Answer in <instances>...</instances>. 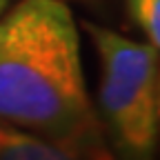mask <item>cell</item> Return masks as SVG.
<instances>
[{
  "mask_svg": "<svg viewBox=\"0 0 160 160\" xmlns=\"http://www.w3.org/2000/svg\"><path fill=\"white\" fill-rule=\"evenodd\" d=\"M0 122L102 156L76 22L60 0H22L0 20Z\"/></svg>",
  "mask_w": 160,
  "mask_h": 160,
  "instance_id": "obj_1",
  "label": "cell"
},
{
  "mask_svg": "<svg viewBox=\"0 0 160 160\" xmlns=\"http://www.w3.org/2000/svg\"><path fill=\"white\" fill-rule=\"evenodd\" d=\"M102 58L100 102L133 153L151 151L158 136V49L87 25Z\"/></svg>",
  "mask_w": 160,
  "mask_h": 160,
  "instance_id": "obj_2",
  "label": "cell"
},
{
  "mask_svg": "<svg viewBox=\"0 0 160 160\" xmlns=\"http://www.w3.org/2000/svg\"><path fill=\"white\" fill-rule=\"evenodd\" d=\"M0 160H109L0 122Z\"/></svg>",
  "mask_w": 160,
  "mask_h": 160,
  "instance_id": "obj_3",
  "label": "cell"
},
{
  "mask_svg": "<svg viewBox=\"0 0 160 160\" xmlns=\"http://www.w3.org/2000/svg\"><path fill=\"white\" fill-rule=\"evenodd\" d=\"M131 16L149 36V45L158 49L160 45V0H129Z\"/></svg>",
  "mask_w": 160,
  "mask_h": 160,
  "instance_id": "obj_4",
  "label": "cell"
},
{
  "mask_svg": "<svg viewBox=\"0 0 160 160\" xmlns=\"http://www.w3.org/2000/svg\"><path fill=\"white\" fill-rule=\"evenodd\" d=\"M5 2H7V0H0V11H2V7H5Z\"/></svg>",
  "mask_w": 160,
  "mask_h": 160,
  "instance_id": "obj_5",
  "label": "cell"
}]
</instances>
